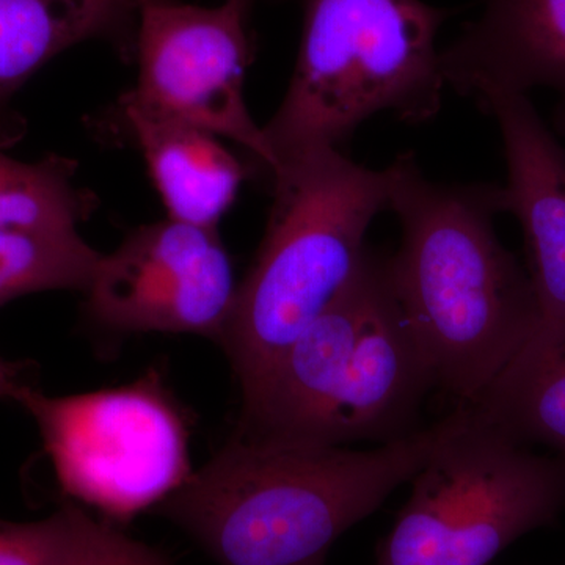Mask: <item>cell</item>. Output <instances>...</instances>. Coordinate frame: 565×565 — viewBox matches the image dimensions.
Here are the masks:
<instances>
[{
    "label": "cell",
    "instance_id": "cell-1",
    "mask_svg": "<svg viewBox=\"0 0 565 565\" xmlns=\"http://www.w3.org/2000/svg\"><path fill=\"white\" fill-rule=\"evenodd\" d=\"M388 167L403 232L393 291L435 388L473 405L541 327L530 273L494 232L501 185L435 182L412 152Z\"/></svg>",
    "mask_w": 565,
    "mask_h": 565
},
{
    "label": "cell",
    "instance_id": "cell-2",
    "mask_svg": "<svg viewBox=\"0 0 565 565\" xmlns=\"http://www.w3.org/2000/svg\"><path fill=\"white\" fill-rule=\"evenodd\" d=\"M457 419L459 408L371 449L266 445L233 435L154 511L217 565H323L345 531L411 482Z\"/></svg>",
    "mask_w": 565,
    "mask_h": 565
},
{
    "label": "cell",
    "instance_id": "cell-3",
    "mask_svg": "<svg viewBox=\"0 0 565 565\" xmlns=\"http://www.w3.org/2000/svg\"><path fill=\"white\" fill-rule=\"evenodd\" d=\"M435 388L388 274L367 250L334 302L252 384L234 435L256 444L349 448L414 434Z\"/></svg>",
    "mask_w": 565,
    "mask_h": 565
},
{
    "label": "cell",
    "instance_id": "cell-4",
    "mask_svg": "<svg viewBox=\"0 0 565 565\" xmlns=\"http://www.w3.org/2000/svg\"><path fill=\"white\" fill-rule=\"evenodd\" d=\"M273 207L221 343L241 388L252 384L353 280L366 233L388 210L392 170L338 148L302 152L270 173Z\"/></svg>",
    "mask_w": 565,
    "mask_h": 565
},
{
    "label": "cell",
    "instance_id": "cell-5",
    "mask_svg": "<svg viewBox=\"0 0 565 565\" xmlns=\"http://www.w3.org/2000/svg\"><path fill=\"white\" fill-rule=\"evenodd\" d=\"M452 14L424 0H303L296 68L264 126L274 170L338 148L381 111L408 125L437 117L446 84L435 40Z\"/></svg>",
    "mask_w": 565,
    "mask_h": 565
},
{
    "label": "cell",
    "instance_id": "cell-6",
    "mask_svg": "<svg viewBox=\"0 0 565 565\" xmlns=\"http://www.w3.org/2000/svg\"><path fill=\"white\" fill-rule=\"evenodd\" d=\"M375 565H490L565 509V462L460 405L451 433L411 479Z\"/></svg>",
    "mask_w": 565,
    "mask_h": 565
},
{
    "label": "cell",
    "instance_id": "cell-7",
    "mask_svg": "<svg viewBox=\"0 0 565 565\" xmlns=\"http://www.w3.org/2000/svg\"><path fill=\"white\" fill-rule=\"evenodd\" d=\"M18 404L39 426L63 494L111 525L158 508L193 473L188 416L158 370L70 396L29 386Z\"/></svg>",
    "mask_w": 565,
    "mask_h": 565
},
{
    "label": "cell",
    "instance_id": "cell-8",
    "mask_svg": "<svg viewBox=\"0 0 565 565\" xmlns=\"http://www.w3.org/2000/svg\"><path fill=\"white\" fill-rule=\"evenodd\" d=\"M252 9L247 0L217 7L139 0L134 35L139 76L129 93L152 109L234 141L270 173L273 151L244 95L255 51Z\"/></svg>",
    "mask_w": 565,
    "mask_h": 565
},
{
    "label": "cell",
    "instance_id": "cell-9",
    "mask_svg": "<svg viewBox=\"0 0 565 565\" xmlns=\"http://www.w3.org/2000/svg\"><path fill=\"white\" fill-rule=\"evenodd\" d=\"M237 285L217 228L167 217L103 253L85 305L114 332L200 334L218 343Z\"/></svg>",
    "mask_w": 565,
    "mask_h": 565
},
{
    "label": "cell",
    "instance_id": "cell-10",
    "mask_svg": "<svg viewBox=\"0 0 565 565\" xmlns=\"http://www.w3.org/2000/svg\"><path fill=\"white\" fill-rule=\"evenodd\" d=\"M479 106L497 120L503 140L508 184L503 211L525 234L527 273L541 327L565 323V151L533 103L519 93H487Z\"/></svg>",
    "mask_w": 565,
    "mask_h": 565
},
{
    "label": "cell",
    "instance_id": "cell-11",
    "mask_svg": "<svg viewBox=\"0 0 565 565\" xmlns=\"http://www.w3.org/2000/svg\"><path fill=\"white\" fill-rule=\"evenodd\" d=\"M445 84L459 95L550 88L565 132V0H486L478 20L440 51Z\"/></svg>",
    "mask_w": 565,
    "mask_h": 565
},
{
    "label": "cell",
    "instance_id": "cell-12",
    "mask_svg": "<svg viewBox=\"0 0 565 565\" xmlns=\"http://www.w3.org/2000/svg\"><path fill=\"white\" fill-rule=\"evenodd\" d=\"M120 109L169 218L217 228L247 177L239 159L221 137L152 109L129 92Z\"/></svg>",
    "mask_w": 565,
    "mask_h": 565
},
{
    "label": "cell",
    "instance_id": "cell-13",
    "mask_svg": "<svg viewBox=\"0 0 565 565\" xmlns=\"http://www.w3.org/2000/svg\"><path fill=\"white\" fill-rule=\"evenodd\" d=\"M134 22L132 0H0V110L62 52L88 40L126 43Z\"/></svg>",
    "mask_w": 565,
    "mask_h": 565
},
{
    "label": "cell",
    "instance_id": "cell-14",
    "mask_svg": "<svg viewBox=\"0 0 565 565\" xmlns=\"http://www.w3.org/2000/svg\"><path fill=\"white\" fill-rule=\"evenodd\" d=\"M470 407L519 444L545 446L565 462V323L539 327Z\"/></svg>",
    "mask_w": 565,
    "mask_h": 565
},
{
    "label": "cell",
    "instance_id": "cell-15",
    "mask_svg": "<svg viewBox=\"0 0 565 565\" xmlns=\"http://www.w3.org/2000/svg\"><path fill=\"white\" fill-rule=\"evenodd\" d=\"M76 163L61 156L22 162L0 141V228L76 233L93 200L74 184Z\"/></svg>",
    "mask_w": 565,
    "mask_h": 565
},
{
    "label": "cell",
    "instance_id": "cell-16",
    "mask_svg": "<svg viewBox=\"0 0 565 565\" xmlns=\"http://www.w3.org/2000/svg\"><path fill=\"white\" fill-rule=\"evenodd\" d=\"M102 258L79 232L0 228V308L33 292H85Z\"/></svg>",
    "mask_w": 565,
    "mask_h": 565
},
{
    "label": "cell",
    "instance_id": "cell-17",
    "mask_svg": "<svg viewBox=\"0 0 565 565\" xmlns=\"http://www.w3.org/2000/svg\"><path fill=\"white\" fill-rule=\"evenodd\" d=\"M120 531L73 503L35 522L0 519V565H88Z\"/></svg>",
    "mask_w": 565,
    "mask_h": 565
},
{
    "label": "cell",
    "instance_id": "cell-18",
    "mask_svg": "<svg viewBox=\"0 0 565 565\" xmlns=\"http://www.w3.org/2000/svg\"><path fill=\"white\" fill-rule=\"evenodd\" d=\"M88 565H173L172 559L154 546L118 533L106 550Z\"/></svg>",
    "mask_w": 565,
    "mask_h": 565
},
{
    "label": "cell",
    "instance_id": "cell-19",
    "mask_svg": "<svg viewBox=\"0 0 565 565\" xmlns=\"http://www.w3.org/2000/svg\"><path fill=\"white\" fill-rule=\"evenodd\" d=\"M29 364L22 362H10L0 356V397L13 399L18 403L24 390L31 385Z\"/></svg>",
    "mask_w": 565,
    "mask_h": 565
},
{
    "label": "cell",
    "instance_id": "cell-20",
    "mask_svg": "<svg viewBox=\"0 0 565 565\" xmlns=\"http://www.w3.org/2000/svg\"><path fill=\"white\" fill-rule=\"evenodd\" d=\"M247 2H250L252 6H255V3L258 2V0H247Z\"/></svg>",
    "mask_w": 565,
    "mask_h": 565
},
{
    "label": "cell",
    "instance_id": "cell-21",
    "mask_svg": "<svg viewBox=\"0 0 565 565\" xmlns=\"http://www.w3.org/2000/svg\"><path fill=\"white\" fill-rule=\"evenodd\" d=\"M132 2L137 6V3H139V0H132Z\"/></svg>",
    "mask_w": 565,
    "mask_h": 565
}]
</instances>
